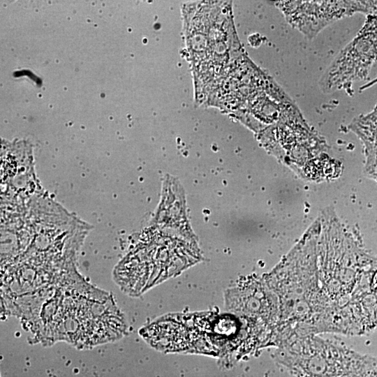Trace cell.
Returning <instances> with one entry per match:
<instances>
[{
  "label": "cell",
  "mask_w": 377,
  "mask_h": 377,
  "mask_svg": "<svg viewBox=\"0 0 377 377\" xmlns=\"http://www.w3.org/2000/svg\"><path fill=\"white\" fill-rule=\"evenodd\" d=\"M377 60V18L367 17L356 37L330 63L322 75L319 86L324 93L350 87L364 78Z\"/></svg>",
  "instance_id": "2"
},
{
  "label": "cell",
  "mask_w": 377,
  "mask_h": 377,
  "mask_svg": "<svg viewBox=\"0 0 377 377\" xmlns=\"http://www.w3.org/2000/svg\"><path fill=\"white\" fill-rule=\"evenodd\" d=\"M75 287V284L71 295H64V306L58 293L47 297L49 302L32 303L42 304L41 308H36L40 312L22 319L27 324L31 323L30 331L37 339L48 343L66 341L88 348L119 337L121 318L109 295L83 281L74 295Z\"/></svg>",
  "instance_id": "1"
},
{
  "label": "cell",
  "mask_w": 377,
  "mask_h": 377,
  "mask_svg": "<svg viewBox=\"0 0 377 377\" xmlns=\"http://www.w3.org/2000/svg\"><path fill=\"white\" fill-rule=\"evenodd\" d=\"M367 170L377 179V146L367 148Z\"/></svg>",
  "instance_id": "4"
},
{
  "label": "cell",
  "mask_w": 377,
  "mask_h": 377,
  "mask_svg": "<svg viewBox=\"0 0 377 377\" xmlns=\"http://www.w3.org/2000/svg\"><path fill=\"white\" fill-rule=\"evenodd\" d=\"M275 5L288 22L309 39L332 22L360 12V1H281Z\"/></svg>",
  "instance_id": "3"
}]
</instances>
